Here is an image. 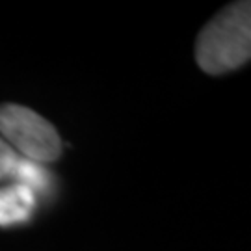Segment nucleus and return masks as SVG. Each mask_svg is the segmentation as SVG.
<instances>
[{"label": "nucleus", "instance_id": "5", "mask_svg": "<svg viewBox=\"0 0 251 251\" xmlns=\"http://www.w3.org/2000/svg\"><path fill=\"white\" fill-rule=\"evenodd\" d=\"M19 158L21 156H19L17 152L0 138V182L6 179H11L13 171L17 168Z\"/></svg>", "mask_w": 251, "mask_h": 251}, {"label": "nucleus", "instance_id": "3", "mask_svg": "<svg viewBox=\"0 0 251 251\" xmlns=\"http://www.w3.org/2000/svg\"><path fill=\"white\" fill-rule=\"evenodd\" d=\"M37 205V196L32 190L11 182L8 186H0V227H11L28 222Z\"/></svg>", "mask_w": 251, "mask_h": 251}, {"label": "nucleus", "instance_id": "2", "mask_svg": "<svg viewBox=\"0 0 251 251\" xmlns=\"http://www.w3.org/2000/svg\"><path fill=\"white\" fill-rule=\"evenodd\" d=\"M0 138L21 158L47 166L62 154V138L45 117L21 104H0Z\"/></svg>", "mask_w": 251, "mask_h": 251}, {"label": "nucleus", "instance_id": "1", "mask_svg": "<svg viewBox=\"0 0 251 251\" xmlns=\"http://www.w3.org/2000/svg\"><path fill=\"white\" fill-rule=\"evenodd\" d=\"M251 56V2L225 6L206 23L196 41V62L208 75L242 67Z\"/></svg>", "mask_w": 251, "mask_h": 251}, {"label": "nucleus", "instance_id": "4", "mask_svg": "<svg viewBox=\"0 0 251 251\" xmlns=\"http://www.w3.org/2000/svg\"><path fill=\"white\" fill-rule=\"evenodd\" d=\"M11 179L13 182H21V184L28 186L36 196H39V194H49L52 177L49 175L45 166H41L37 162H30L26 158H19L17 168L13 171Z\"/></svg>", "mask_w": 251, "mask_h": 251}]
</instances>
